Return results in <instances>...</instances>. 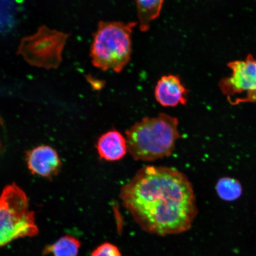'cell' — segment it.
<instances>
[{
  "label": "cell",
  "mask_w": 256,
  "mask_h": 256,
  "mask_svg": "<svg viewBox=\"0 0 256 256\" xmlns=\"http://www.w3.org/2000/svg\"><path fill=\"white\" fill-rule=\"evenodd\" d=\"M178 118L166 114L143 118L126 132L128 152L136 161L153 162L172 155L180 138Z\"/></svg>",
  "instance_id": "cell-2"
},
{
  "label": "cell",
  "mask_w": 256,
  "mask_h": 256,
  "mask_svg": "<svg viewBox=\"0 0 256 256\" xmlns=\"http://www.w3.org/2000/svg\"><path fill=\"white\" fill-rule=\"evenodd\" d=\"M216 190L218 196L226 201L238 199L242 192V184L239 181L230 178H220L217 182Z\"/></svg>",
  "instance_id": "cell-12"
},
{
  "label": "cell",
  "mask_w": 256,
  "mask_h": 256,
  "mask_svg": "<svg viewBox=\"0 0 256 256\" xmlns=\"http://www.w3.org/2000/svg\"><path fill=\"white\" fill-rule=\"evenodd\" d=\"M188 90L178 76H163L158 80L154 90L156 100L164 107H175L186 104Z\"/></svg>",
  "instance_id": "cell-7"
},
{
  "label": "cell",
  "mask_w": 256,
  "mask_h": 256,
  "mask_svg": "<svg viewBox=\"0 0 256 256\" xmlns=\"http://www.w3.org/2000/svg\"><path fill=\"white\" fill-rule=\"evenodd\" d=\"M138 22H99L90 48L96 68L120 73L129 63L132 54V36Z\"/></svg>",
  "instance_id": "cell-3"
},
{
  "label": "cell",
  "mask_w": 256,
  "mask_h": 256,
  "mask_svg": "<svg viewBox=\"0 0 256 256\" xmlns=\"http://www.w3.org/2000/svg\"><path fill=\"white\" fill-rule=\"evenodd\" d=\"M231 76L220 80L219 87L232 105L256 102V60L248 54L244 60L230 62Z\"/></svg>",
  "instance_id": "cell-6"
},
{
  "label": "cell",
  "mask_w": 256,
  "mask_h": 256,
  "mask_svg": "<svg viewBox=\"0 0 256 256\" xmlns=\"http://www.w3.org/2000/svg\"><path fill=\"white\" fill-rule=\"evenodd\" d=\"M120 198L136 222L164 236L190 228L198 210L186 176L174 168L146 166L122 187Z\"/></svg>",
  "instance_id": "cell-1"
},
{
  "label": "cell",
  "mask_w": 256,
  "mask_h": 256,
  "mask_svg": "<svg viewBox=\"0 0 256 256\" xmlns=\"http://www.w3.org/2000/svg\"><path fill=\"white\" fill-rule=\"evenodd\" d=\"M38 232L26 195L17 185L8 186L0 195V248Z\"/></svg>",
  "instance_id": "cell-4"
},
{
  "label": "cell",
  "mask_w": 256,
  "mask_h": 256,
  "mask_svg": "<svg viewBox=\"0 0 256 256\" xmlns=\"http://www.w3.org/2000/svg\"><path fill=\"white\" fill-rule=\"evenodd\" d=\"M96 148L100 159L107 162L120 161L128 152L126 137L116 130L108 131L99 137Z\"/></svg>",
  "instance_id": "cell-9"
},
{
  "label": "cell",
  "mask_w": 256,
  "mask_h": 256,
  "mask_svg": "<svg viewBox=\"0 0 256 256\" xmlns=\"http://www.w3.org/2000/svg\"><path fill=\"white\" fill-rule=\"evenodd\" d=\"M69 36L42 26L36 34L22 39L18 54L31 66L56 68L62 62V51Z\"/></svg>",
  "instance_id": "cell-5"
},
{
  "label": "cell",
  "mask_w": 256,
  "mask_h": 256,
  "mask_svg": "<svg viewBox=\"0 0 256 256\" xmlns=\"http://www.w3.org/2000/svg\"><path fill=\"white\" fill-rule=\"evenodd\" d=\"M164 0H136L138 24L140 31L146 32L150 24L158 18Z\"/></svg>",
  "instance_id": "cell-10"
},
{
  "label": "cell",
  "mask_w": 256,
  "mask_h": 256,
  "mask_svg": "<svg viewBox=\"0 0 256 256\" xmlns=\"http://www.w3.org/2000/svg\"><path fill=\"white\" fill-rule=\"evenodd\" d=\"M81 246L78 239L66 235L60 238L52 245L48 246L44 254H52L54 256H76Z\"/></svg>",
  "instance_id": "cell-11"
},
{
  "label": "cell",
  "mask_w": 256,
  "mask_h": 256,
  "mask_svg": "<svg viewBox=\"0 0 256 256\" xmlns=\"http://www.w3.org/2000/svg\"><path fill=\"white\" fill-rule=\"evenodd\" d=\"M91 256H122L116 246L106 242L95 249Z\"/></svg>",
  "instance_id": "cell-13"
},
{
  "label": "cell",
  "mask_w": 256,
  "mask_h": 256,
  "mask_svg": "<svg viewBox=\"0 0 256 256\" xmlns=\"http://www.w3.org/2000/svg\"><path fill=\"white\" fill-rule=\"evenodd\" d=\"M26 160L32 174L44 178L56 174L62 166L56 150L49 146H40L28 152Z\"/></svg>",
  "instance_id": "cell-8"
}]
</instances>
